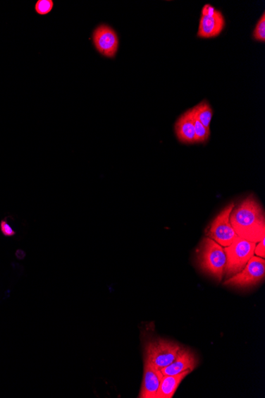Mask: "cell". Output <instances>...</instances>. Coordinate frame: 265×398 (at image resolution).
<instances>
[{
  "label": "cell",
  "mask_w": 265,
  "mask_h": 398,
  "mask_svg": "<svg viewBox=\"0 0 265 398\" xmlns=\"http://www.w3.org/2000/svg\"><path fill=\"white\" fill-rule=\"evenodd\" d=\"M257 243L237 237L233 243L224 249L226 263L224 272L227 279L242 271L246 264L254 256Z\"/></svg>",
  "instance_id": "obj_3"
},
{
  "label": "cell",
  "mask_w": 265,
  "mask_h": 398,
  "mask_svg": "<svg viewBox=\"0 0 265 398\" xmlns=\"http://www.w3.org/2000/svg\"><path fill=\"white\" fill-rule=\"evenodd\" d=\"M218 10L214 8L211 4H206L202 9V16L206 17H212L217 14Z\"/></svg>",
  "instance_id": "obj_17"
},
{
  "label": "cell",
  "mask_w": 265,
  "mask_h": 398,
  "mask_svg": "<svg viewBox=\"0 0 265 398\" xmlns=\"http://www.w3.org/2000/svg\"><path fill=\"white\" fill-rule=\"evenodd\" d=\"M191 370H186L180 374L175 375H163L160 387L155 398H172L178 390L180 384L189 374Z\"/></svg>",
  "instance_id": "obj_12"
},
{
  "label": "cell",
  "mask_w": 265,
  "mask_h": 398,
  "mask_svg": "<svg viewBox=\"0 0 265 398\" xmlns=\"http://www.w3.org/2000/svg\"><path fill=\"white\" fill-rule=\"evenodd\" d=\"M198 366V359L195 354L187 349H181L179 350L178 356L174 361L161 368L160 370L163 375H175L180 374L186 370L192 372L197 368Z\"/></svg>",
  "instance_id": "obj_9"
},
{
  "label": "cell",
  "mask_w": 265,
  "mask_h": 398,
  "mask_svg": "<svg viewBox=\"0 0 265 398\" xmlns=\"http://www.w3.org/2000/svg\"><path fill=\"white\" fill-rule=\"evenodd\" d=\"M194 116L203 124L205 128L210 129L211 119L213 116V110L209 104L206 100L202 101L201 103L194 107Z\"/></svg>",
  "instance_id": "obj_13"
},
{
  "label": "cell",
  "mask_w": 265,
  "mask_h": 398,
  "mask_svg": "<svg viewBox=\"0 0 265 398\" xmlns=\"http://www.w3.org/2000/svg\"><path fill=\"white\" fill-rule=\"evenodd\" d=\"M226 25L224 16L220 11L212 17L201 16L197 35L203 39H211L223 32Z\"/></svg>",
  "instance_id": "obj_10"
},
{
  "label": "cell",
  "mask_w": 265,
  "mask_h": 398,
  "mask_svg": "<svg viewBox=\"0 0 265 398\" xmlns=\"http://www.w3.org/2000/svg\"><path fill=\"white\" fill-rule=\"evenodd\" d=\"M93 43L97 52L106 58H115L118 49V37L107 25H100L93 32Z\"/></svg>",
  "instance_id": "obj_7"
},
{
  "label": "cell",
  "mask_w": 265,
  "mask_h": 398,
  "mask_svg": "<svg viewBox=\"0 0 265 398\" xmlns=\"http://www.w3.org/2000/svg\"><path fill=\"white\" fill-rule=\"evenodd\" d=\"M233 207L235 205L233 203L227 205L214 219L209 231L207 232L209 238L225 248L230 246L238 237L230 221V213Z\"/></svg>",
  "instance_id": "obj_6"
},
{
  "label": "cell",
  "mask_w": 265,
  "mask_h": 398,
  "mask_svg": "<svg viewBox=\"0 0 265 398\" xmlns=\"http://www.w3.org/2000/svg\"><path fill=\"white\" fill-rule=\"evenodd\" d=\"M53 0H39L35 4V11L40 16H47L54 8Z\"/></svg>",
  "instance_id": "obj_15"
},
{
  "label": "cell",
  "mask_w": 265,
  "mask_h": 398,
  "mask_svg": "<svg viewBox=\"0 0 265 398\" xmlns=\"http://www.w3.org/2000/svg\"><path fill=\"white\" fill-rule=\"evenodd\" d=\"M256 244L254 254L257 257H261L264 258L265 257V238L261 240V242L257 243Z\"/></svg>",
  "instance_id": "obj_19"
},
{
  "label": "cell",
  "mask_w": 265,
  "mask_h": 398,
  "mask_svg": "<svg viewBox=\"0 0 265 398\" xmlns=\"http://www.w3.org/2000/svg\"><path fill=\"white\" fill-rule=\"evenodd\" d=\"M180 346L163 339L150 340L144 346V358L161 370L171 364L176 356Z\"/></svg>",
  "instance_id": "obj_4"
},
{
  "label": "cell",
  "mask_w": 265,
  "mask_h": 398,
  "mask_svg": "<svg viewBox=\"0 0 265 398\" xmlns=\"http://www.w3.org/2000/svg\"><path fill=\"white\" fill-rule=\"evenodd\" d=\"M226 257L223 246L208 237L200 246L199 265L202 270L218 282L223 280Z\"/></svg>",
  "instance_id": "obj_2"
},
{
  "label": "cell",
  "mask_w": 265,
  "mask_h": 398,
  "mask_svg": "<svg viewBox=\"0 0 265 398\" xmlns=\"http://www.w3.org/2000/svg\"><path fill=\"white\" fill-rule=\"evenodd\" d=\"M195 143H206L211 135L210 129H207L194 116Z\"/></svg>",
  "instance_id": "obj_14"
},
{
  "label": "cell",
  "mask_w": 265,
  "mask_h": 398,
  "mask_svg": "<svg viewBox=\"0 0 265 398\" xmlns=\"http://www.w3.org/2000/svg\"><path fill=\"white\" fill-rule=\"evenodd\" d=\"M0 227H1V231L5 236L10 237L16 235L15 231L11 229L10 225L6 222V221H2L1 224H0Z\"/></svg>",
  "instance_id": "obj_18"
},
{
  "label": "cell",
  "mask_w": 265,
  "mask_h": 398,
  "mask_svg": "<svg viewBox=\"0 0 265 398\" xmlns=\"http://www.w3.org/2000/svg\"><path fill=\"white\" fill-rule=\"evenodd\" d=\"M252 37L257 42H264L265 41V13L262 14L260 20L256 25Z\"/></svg>",
  "instance_id": "obj_16"
},
{
  "label": "cell",
  "mask_w": 265,
  "mask_h": 398,
  "mask_svg": "<svg viewBox=\"0 0 265 398\" xmlns=\"http://www.w3.org/2000/svg\"><path fill=\"white\" fill-rule=\"evenodd\" d=\"M163 378L159 368L144 358V376L141 387L140 398H155Z\"/></svg>",
  "instance_id": "obj_8"
},
{
  "label": "cell",
  "mask_w": 265,
  "mask_h": 398,
  "mask_svg": "<svg viewBox=\"0 0 265 398\" xmlns=\"http://www.w3.org/2000/svg\"><path fill=\"white\" fill-rule=\"evenodd\" d=\"M175 135L183 143H195L194 112L187 110L179 118L175 125Z\"/></svg>",
  "instance_id": "obj_11"
},
{
  "label": "cell",
  "mask_w": 265,
  "mask_h": 398,
  "mask_svg": "<svg viewBox=\"0 0 265 398\" xmlns=\"http://www.w3.org/2000/svg\"><path fill=\"white\" fill-rule=\"evenodd\" d=\"M230 221L240 238L254 243L265 238L264 212L252 195L232 210Z\"/></svg>",
  "instance_id": "obj_1"
},
{
  "label": "cell",
  "mask_w": 265,
  "mask_h": 398,
  "mask_svg": "<svg viewBox=\"0 0 265 398\" xmlns=\"http://www.w3.org/2000/svg\"><path fill=\"white\" fill-rule=\"evenodd\" d=\"M264 258L252 256L242 271L224 282L225 286L247 288L257 285L264 279Z\"/></svg>",
  "instance_id": "obj_5"
}]
</instances>
